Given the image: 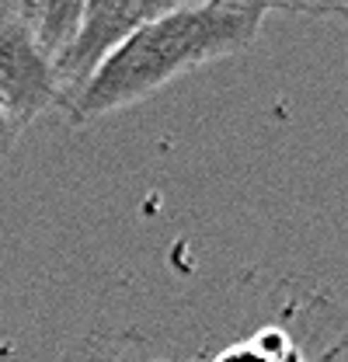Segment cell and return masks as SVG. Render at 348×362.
I'll use <instances>...</instances> for the list:
<instances>
[{"mask_svg": "<svg viewBox=\"0 0 348 362\" xmlns=\"http://www.w3.org/2000/svg\"><path fill=\"white\" fill-rule=\"evenodd\" d=\"M268 4H178L136 28L119 52L91 77L70 108L74 122H87L150 98L174 77L233 56L261 35Z\"/></svg>", "mask_w": 348, "mask_h": 362, "instance_id": "obj_1", "label": "cell"}, {"mask_svg": "<svg viewBox=\"0 0 348 362\" xmlns=\"http://www.w3.org/2000/svg\"><path fill=\"white\" fill-rule=\"evenodd\" d=\"M174 0H87L70 45L49 63L59 108H74L91 77L119 52L136 28L164 14Z\"/></svg>", "mask_w": 348, "mask_h": 362, "instance_id": "obj_2", "label": "cell"}, {"mask_svg": "<svg viewBox=\"0 0 348 362\" xmlns=\"http://www.w3.org/2000/svg\"><path fill=\"white\" fill-rule=\"evenodd\" d=\"M49 108H59L52 66L14 4H0V112L25 129Z\"/></svg>", "mask_w": 348, "mask_h": 362, "instance_id": "obj_3", "label": "cell"}, {"mask_svg": "<svg viewBox=\"0 0 348 362\" xmlns=\"http://www.w3.org/2000/svg\"><path fill=\"white\" fill-rule=\"evenodd\" d=\"M14 11L25 21V28L32 32L39 52L52 63L74 39L81 14H84V4L81 0H18Z\"/></svg>", "mask_w": 348, "mask_h": 362, "instance_id": "obj_4", "label": "cell"}, {"mask_svg": "<svg viewBox=\"0 0 348 362\" xmlns=\"http://www.w3.org/2000/svg\"><path fill=\"white\" fill-rule=\"evenodd\" d=\"M18 133H21V129H18V126H14V122H11V119L0 112V157H4V153H7L14 143H18Z\"/></svg>", "mask_w": 348, "mask_h": 362, "instance_id": "obj_5", "label": "cell"}, {"mask_svg": "<svg viewBox=\"0 0 348 362\" xmlns=\"http://www.w3.org/2000/svg\"><path fill=\"white\" fill-rule=\"evenodd\" d=\"M289 11H300V14H317V18H327V14H338L348 21V4H338V7H289Z\"/></svg>", "mask_w": 348, "mask_h": 362, "instance_id": "obj_6", "label": "cell"}]
</instances>
